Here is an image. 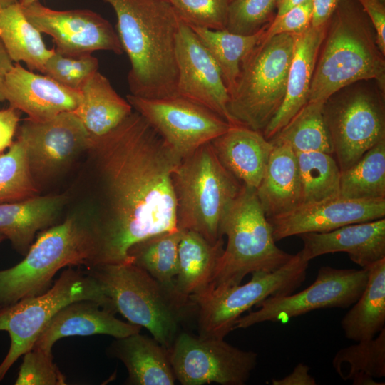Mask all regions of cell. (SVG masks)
I'll use <instances>...</instances> for the list:
<instances>
[{
    "instance_id": "cell-25",
    "label": "cell",
    "mask_w": 385,
    "mask_h": 385,
    "mask_svg": "<svg viewBox=\"0 0 385 385\" xmlns=\"http://www.w3.org/2000/svg\"><path fill=\"white\" fill-rule=\"evenodd\" d=\"M109 353L125 366L130 385H173L176 381L169 351L153 337L139 332L116 338Z\"/></svg>"
},
{
    "instance_id": "cell-42",
    "label": "cell",
    "mask_w": 385,
    "mask_h": 385,
    "mask_svg": "<svg viewBox=\"0 0 385 385\" xmlns=\"http://www.w3.org/2000/svg\"><path fill=\"white\" fill-rule=\"evenodd\" d=\"M312 0L289 9L285 13L275 16L267 26L263 38L267 39L282 34H299L311 26Z\"/></svg>"
},
{
    "instance_id": "cell-45",
    "label": "cell",
    "mask_w": 385,
    "mask_h": 385,
    "mask_svg": "<svg viewBox=\"0 0 385 385\" xmlns=\"http://www.w3.org/2000/svg\"><path fill=\"white\" fill-rule=\"evenodd\" d=\"M309 366L299 363L292 372L282 379H273L272 385H316L317 381L310 374Z\"/></svg>"
},
{
    "instance_id": "cell-43",
    "label": "cell",
    "mask_w": 385,
    "mask_h": 385,
    "mask_svg": "<svg viewBox=\"0 0 385 385\" xmlns=\"http://www.w3.org/2000/svg\"><path fill=\"white\" fill-rule=\"evenodd\" d=\"M356 1L370 20L377 46L385 55V3L380 0Z\"/></svg>"
},
{
    "instance_id": "cell-19",
    "label": "cell",
    "mask_w": 385,
    "mask_h": 385,
    "mask_svg": "<svg viewBox=\"0 0 385 385\" xmlns=\"http://www.w3.org/2000/svg\"><path fill=\"white\" fill-rule=\"evenodd\" d=\"M80 91L68 88L51 78L27 70L19 63L0 82V101H6L35 121L73 111L78 106Z\"/></svg>"
},
{
    "instance_id": "cell-23",
    "label": "cell",
    "mask_w": 385,
    "mask_h": 385,
    "mask_svg": "<svg viewBox=\"0 0 385 385\" xmlns=\"http://www.w3.org/2000/svg\"><path fill=\"white\" fill-rule=\"evenodd\" d=\"M222 165L242 185L257 189L273 148L262 132L232 125L210 142Z\"/></svg>"
},
{
    "instance_id": "cell-9",
    "label": "cell",
    "mask_w": 385,
    "mask_h": 385,
    "mask_svg": "<svg viewBox=\"0 0 385 385\" xmlns=\"http://www.w3.org/2000/svg\"><path fill=\"white\" fill-rule=\"evenodd\" d=\"M81 299L96 301L116 313L96 279L71 266L44 292L0 309V331L8 332L11 339L9 350L0 364V381L17 359L33 348L53 316L63 307Z\"/></svg>"
},
{
    "instance_id": "cell-30",
    "label": "cell",
    "mask_w": 385,
    "mask_h": 385,
    "mask_svg": "<svg viewBox=\"0 0 385 385\" xmlns=\"http://www.w3.org/2000/svg\"><path fill=\"white\" fill-rule=\"evenodd\" d=\"M0 39L15 63L43 73L53 48L48 49L41 34L29 21L19 2L0 5Z\"/></svg>"
},
{
    "instance_id": "cell-27",
    "label": "cell",
    "mask_w": 385,
    "mask_h": 385,
    "mask_svg": "<svg viewBox=\"0 0 385 385\" xmlns=\"http://www.w3.org/2000/svg\"><path fill=\"white\" fill-rule=\"evenodd\" d=\"M80 93L78 106L73 112L93 137L107 134L133 113L129 102L99 71L86 81Z\"/></svg>"
},
{
    "instance_id": "cell-2",
    "label": "cell",
    "mask_w": 385,
    "mask_h": 385,
    "mask_svg": "<svg viewBox=\"0 0 385 385\" xmlns=\"http://www.w3.org/2000/svg\"><path fill=\"white\" fill-rule=\"evenodd\" d=\"M115 11L117 34L130 63V94L145 98L177 96L175 40L180 18L156 0H103Z\"/></svg>"
},
{
    "instance_id": "cell-53",
    "label": "cell",
    "mask_w": 385,
    "mask_h": 385,
    "mask_svg": "<svg viewBox=\"0 0 385 385\" xmlns=\"http://www.w3.org/2000/svg\"><path fill=\"white\" fill-rule=\"evenodd\" d=\"M381 2L385 3V0H380Z\"/></svg>"
},
{
    "instance_id": "cell-11",
    "label": "cell",
    "mask_w": 385,
    "mask_h": 385,
    "mask_svg": "<svg viewBox=\"0 0 385 385\" xmlns=\"http://www.w3.org/2000/svg\"><path fill=\"white\" fill-rule=\"evenodd\" d=\"M384 97L380 91L342 88L324 102L323 118L341 172L385 139Z\"/></svg>"
},
{
    "instance_id": "cell-40",
    "label": "cell",
    "mask_w": 385,
    "mask_h": 385,
    "mask_svg": "<svg viewBox=\"0 0 385 385\" xmlns=\"http://www.w3.org/2000/svg\"><path fill=\"white\" fill-rule=\"evenodd\" d=\"M232 0H172L178 17L190 26L226 30Z\"/></svg>"
},
{
    "instance_id": "cell-24",
    "label": "cell",
    "mask_w": 385,
    "mask_h": 385,
    "mask_svg": "<svg viewBox=\"0 0 385 385\" xmlns=\"http://www.w3.org/2000/svg\"><path fill=\"white\" fill-rule=\"evenodd\" d=\"M272 143L273 148L263 178L256 189L257 198L267 218L285 214L301 205L297 154L287 142Z\"/></svg>"
},
{
    "instance_id": "cell-12",
    "label": "cell",
    "mask_w": 385,
    "mask_h": 385,
    "mask_svg": "<svg viewBox=\"0 0 385 385\" xmlns=\"http://www.w3.org/2000/svg\"><path fill=\"white\" fill-rule=\"evenodd\" d=\"M368 268L339 269L322 266L314 282L296 294L269 297L257 303V310L240 317L234 330L265 322H285L313 310L346 309L354 304L364 291Z\"/></svg>"
},
{
    "instance_id": "cell-50",
    "label": "cell",
    "mask_w": 385,
    "mask_h": 385,
    "mask_svg": "<svg viewBox=\"0 0 385 385\" xmlns=\"http://www.w3.org/2000/svg\"><path fill=\"white\" fill-rule=\"evenodd\" d=\"M36 1H38V0H20L19 3H20L21 6L23 8H24V7H26V6H29L30 4H31L32 3H34Z\"/></svg>"
},
{
    "instance_id": "cell-15",
    "label": "cell",
    "mask_w": 385,
    "mask_h": 385,
    "mask_svg": "<svg viewBox=\"0 0 385 385\" xmlns=\"http://www.w3.org/2000/svg\"><path fill=\"white\" fill-rule=\"evenodd\" d=\"M17 137L26 148L34 180L53 175L93 144V136L73 111L42 121L27 118Z\"/></svg>"
},
{
    "instance_id": "cell-29",
    "label": "cell",
    "mask_w": 385,
    "mask_h": 385,
    "mask_svg": "<svg viewBox=\"0 0 385 385\" xmlns=\"http://www.w3.org/2000/svg\"><path fill=\"white\" fill-rule=\"evenodd\" d=\"M366 287L341 321L348 339H369L385 328V258L368 267Z\"/></svg>"
},
{
    "instance_id": "cell-3",
    "label": "cell",
    "mask_w": 385,
    "mask_h": 385,
    "mask_svg": "<svg viewBox=\"0 0 385 385\" xmlns=\"http://www.w3.org/2000/svg\"><path fill=\"white\" fill-rule=\"evenodd\" d=\"M315 65L308 102H324L342 88L374 81L385 92V60L370 20L356 0H338Z\"/></svg>"
},
{
    "instance_id": "cell-37",
    "label": "cell",
    "mask_w": 385,
    "mask_h": 385,
    "mask_svg": "<svg viewBox=\"0 0 385 385\" xmlns=\"http://www.w3.org/2000/svg\"><path fill=\"white\" fill-rule=\"evenodd\" d=\"M26 148L16 138L6 153L0 155V203L22 201L38 195Z\"/></svg>"
},
{
    "instance_id": "cell-35",
    "label": "cell",
    "mask_w": 385,
    "mask_h": 385,
    "mask_svg": "<svg viewBox=\"0 0 385 385\" xmlns=\"http://www.w3.org/2000/svg\"><path fill=\"white\" fill-rule=\"evenodd\" d=\"M323 103L307 102L270 141L287 142L296 153L319 151L332 155V146L323 118Z\"/></svg>"
},
{
    "instance_id": "cell-48",
    "label": "cell",
    "mask_w": 385,
    "mask_h": 385,
    "mask_svg": "<svg viewBox=\"0 0 385 385\" xmlns=\"http://www.w3.org/2000/svg\"><path fill=\"white\" fill-rule=\"evenodd\" d=\"M306 1L307 0H277L276 16L281 15Z\"/></svg>"
},
{
    "instance_id": "cell-49",
    "label": "cell",
    "mask_w": 385,
    "mask_h": 385,
    "mask_svg": "<svg viewBox=\"0 0 385 385\" xmlns=\"http://www.w3.org/2000/svg\"><path fill=\"white\" fill-rule=\"evenodd\" d=\"M20 0H0V5L2 6H6L17 2Z\"/></svg>"
},
{
    "instance_id": "cell-22",
    "label": "cell",
    "mask_w": 385,
    "mask_h": 385,
    "mask_svg": "<svg viewBox=\"0 0 385 385\" xmlns=\"http://www.w3.org/2000/svg\"><path fill=\"white\" fill-rule=\"evenodd\" d=\"M327 24L309 26L292 34L294 48L289 65L285 96L275 115L262 131L270 140L307 103L314 71L320 48L324 40Z\"/></svg>"
},
{
    "instance_id": "cell-32",
    "label": "cell",
    "mask_w": 385,
    "mask_h": 385,
    "mask_svg": "<svg viewBox=\"0 0 385 385\" xmlns=\"http://www.w3.org/2000/svg\"><path fill=\"white\" fill-rule=\"evenodd\" d=\"M332 366L340 377L354 385H384L375 379L385 376V328L374 337L342 348L334 355Z\"/></svg>"
},
{
    "instance_id": "cell-44",
    "label": "cell",
    "mask_w": 385,
    "mask_h": 385,
    "mask_svg": "<svg viewBox=\"0 0 385 385\" xmlns=\"http://www.w3.org/2000/svg\"><path fill=\"white\" fill-rule=\"evenodd\" d=\"M19 110L9 106L0 110V153L9 148L20 120Z\"/></svg>"
},
{
    "instance_id": "cell-13",
    "label": "cell",
    "mask_w": 385,
    "mask_h": 385,
    "mask_svg": "<svg viewBox=\"0 0 385 385\" xmlns=\"http://www.w3.org/2000/svg\"><path fill=\"white\" fill-rule=\"evenodd\" d=\"M168 351L175 379L183 385H244L257 366L258 356L222 338L184 332H179Z\"/></svg>"
},
{
    "instance_id": "cell-36",
    "label": "cell",
    "mask_w": 385,
    "mask_h": 385,
    "mask_svg": "<svg viewBox=\"0 0 385 385\" xmlns=\"http://www.w3.org/2000/svg\"><path fill=\"white\" fill-rule=\"evenodd\" d=\"M301 183V205L339 195L341 170L331 155L323 152L297 153Z\"/></svg>"
},
{
    "instance_id": "cell-52",
    "label": "cell",
    "mask_w": 385,
    "mask_h": 385,
    "mask_svg": "<svg viewBox=\"0 0 385 385\" xmlns=\"http://www.w3.org/2000/svg\"><path fill=\"white\" fill-rule=\"evenodd\" d=\"M156 1H160L168 2L170 4L172 0H156Z\"/></svg>"
},
{
    "instance_id": "cell-54",
    "label": "cell",
    "mask_w": 385,
    "mask_h": 385,
    "mask_svg": "<svg viewBox=\"0 0 385 385\" xmlns=\"http://www.w3.org/2000/svg\"><path fill=\"white\" fill-rule=\"evenodd\" d=\"M2 307L0 305V309Z\"/></svg>"
},
{
    "instance_id": "cell-7",
    "label": "cell",
    "mask_w": 385,
    "mask_h": 385,
    "mask_svg": "<svg viewBox=\"0 0 385 385\" xmlns=\"http://www.w3.org/2000/svg\"><path fill=\"white\" fill-rule=\"evenodd\" d=\"M220 235L227 237V245L208 288L240 284L247 274L272 272L293 256L276 245L256 189L244 185L221 222Z\"/></svg>"
},
{
    "instance_id": "cell-28",
    "label": "cell",
    "mask_w": 385,
    "mask_h": 385,
    "mask_svg": "<svg viewBox=\"0 0 385 385\" xmlns=\"http://www.w3.org/2000/svg\"><path fill=\"white\" fill-rule=\"evenodd\" d=\"M181 230L175 286L180 294L190 297L210 284L224 249V242L221 237L211 243L194 231Z\"/></svg>"
},
{
    "instance_id": "cell-4",
    "label": "cell",
    "mask_w": 385,
    "mask_h": 385,
    "mask_svg": "<svg viewBox=\"0 0 385 385\" xmlns=\"http://www.w3.org/2000/svg\"><path fill=\"white\" fill-rule=\"evenodd\" d=\"M98 251L93 215H68L61 223L39 233L23 260L0 270V305L9 306L44 292L55 274L65 267H95Z\"/></svg>"
},
{
    "instance_id": "cell-20",
    "label": "cell",
    "mask_w": 385,
    "mask_h": 385,
    "mask_svg": "<svg viewBox=\"0 0 385 385\" xmlns=\"http://www.w3.org/2000/svg\"><path fill=\"white\" fill-rule=\"evenodd\" d=\"M299 236L304 245L299 252L308 262L324 254L342 252L361 268H368L385 258V217Z\"/></svg>"
},
{
    "instance_id": "cell-33",
    "label": "cell",
    "mask_w": 385,
    "mask_h": 385,
    "mask_svg": "<svg viewBox=\"0 0 385 385\" xmlns=\"http://www.w3.org/2000/svg\"><path fill=\"white\" fill-rule=\"evenodd\" d=\"M182 230L165 232L135 244L129 250L132 262L155 279L176 289L175 278L178 272V245Z\"/></svg>"
},
{
    "instance_id": "cell-47",
    "label": "cell",
    "mask_w": 385,
    "mask_h": 385,
    "mask_svg": "<svg viewBox=\"0 0 385 385\" xmlns=\"http://www.w3.org/2000/svg\"><path fill=\"white\" fill-rule=\"evenodd\" d=\"M14 61L0 39V82L14 66Z\"/></svg>"
},
{
    "instance_id": "cell-39",
    "label": "cell",
    "mask_w": 385,
    "mask_h": 385,
    "mask_svg": "<svg viewBox=\"0 0 385 385\" xmlns=\"http://www.w3.org/2000/svg\"><path fill=\"white\" fill-rule=\"evenodd\" d=\"M277 0H232L226 30L249 35L257 32L274 19Z\"/></svg>"
},
{
    "instance_id": "cell-6",
    "label": "cell",
    "mask_w": 385,
    "mask_h": 385,
    "mask_svg": "<svg viewBox=\"0 0 385 385\" xmlns=\"http://www.w3.org/2000/svg\"><path fill=\"white\" fill-rule=\"evenodd\" d=\"M172 179L178 228L215 243L222 237L221 222L243 185L222 165L210 142L183 158Z\"/></svg>"
},
{
    "instance_id": "cell-51",
    "label": "cell",
    "mask_w": 385,
    "mask_h": 385,
    "mask_svg": "<svg viewBox=\"0 0 385 385\" xmlns=\"http://www.w3.org/2000/svg\"><path fill=\"white\" fill-rule=\"evenodd\" d=\"M6 239V237L2 233L0 232V243Z\"/></svg>"
},
{
    "instance_id": "cell-17",
    "label": "cell",
    "mask_w": 385,
    "mask_h": 385,
    "mask_svg": "<svg viewBox=\"0 0 385 385\" xmlns=\"http://www.w3.org/2000/svg\"><path fill=\"white\" fill-rule=\"evenodd\" d=\"M177 96L212 111L238 125L228 111L230 95L215 61L192 29L180 19L175 40Z\"/></svg>"
},
{
    "instance_id": "cell-38",
    "label": "cell",
    "mask_w": 385,
    "mask_h": 385,
    "mask_svg": "<svg viewBox=\"0 0 385 385\" xmlns=\"http://www.w3.org/2000/svg\"><path fill=\"white\" fill-rule=\"evenodd\" d=\"M98 68V61L91 53L64 54L53 48L44 63L43 73L68 88L80 91Z\"/></svg>"
},
{
    "instance_id": "cell-8",
    "label": "cell",
    "mask_w": 385,
    "mask_h": 385,
    "mask_svg": "<svg viewBox=\"0 0 385 385\" xmlns=\"http://www.w3.org/2000/svg\"><path fill=\"white\" fill-rule=\"evenodd\" d=\"M292 34L264 39L243 60L228 111L237 124L262 133L285 96Z\"/></svg>"
},
{
    "instance_id": "cell-14",
    "label": "cell",
    "mask_w": 385,
    "mask_h": 385,
    "mask_svg": "<svg viewBox=\"0 0 385 385\" xmlns=\"http://www.w3.org/2000/svg\"><path fill=\"white\" fill-rule=\"evenodd\" d=\"M126 100L181 160L235 125L180 96L152 99L128 94Z\"/></svg>"
},
{
    "instance_id": "cell-18",
    "label": "cell",
    "mask_w": 385,
    "mask_h": 385,
    "mask_svg": "<svg viewBox=\"0 0 385 385\" xmlns=\"http://www.w3.org/2000/svg\"><path fill=\"white\" fill-rule=\"evenodd\" d=\"M385 217V199L352 200L340 196L302 205L267 218L274 240L307 232H326L346 225Z\"/></svg>"
},
{
    "instance_id": "cell-10",
    "label": "cell",
    "mask_w": 385,
    "mask_h": 385,
    "mask_svg": "<svg viewBox=\"0 0 385 385\" xmlns=\"http://www.w3.org/2000/svg\"><path fill=\"white\" fill-rule=\"evenodd\" d=\"M301 252L272 272H255L244 284L205 288L190 297L197 312L198 336L224 339L242 314L269 297L290 294L304 282L309 266Z\"/></svg>"
},
{
    "instance_id": "cell-1",
    "label": "cell",
    "mask_w": 385,
    "mask_h": 385,
    "mask_svg": "<svg viewBox=\"0 0 385 385\" xmlns=\"http://www.w3.org/2000/svg\"><path fill=\"white\" fill-rule=\"evenodd\" d=\"M88 151L103 198V211L93 215L96 266L132 262L128 252L135 244L178 229L172 175L181 159L136 111L107 134L93 137Z\"/></svg>"
},
{
    "instance_id": "cell-34",
    "label": "cell",
    "mask_w": 385,
    "mask_h": 385,
    "mask_svg": "<svg viewBox=\"0 0 385 385\" xmlns=\"http://www.w3.org/2000/svg\"><path fill=\"white\" fill-rule=\"evenodd\" d=\"M339 196L352 200L385 199V139L341 172Z\"/></svg>"
},
{
    "instance_id": "cell-46",
    "label": "cell",
    "mask_w": 385,
    "mask_h": 385,
    "mask_svg": "<svg viewBox=\"0 0 385 385\" xmlns=\"http://www.w3.org/2000/svg\"><path fill=\"white\" fill-rule=\"evenodd\" d=\"M338 0H312L311 26L319 27L328 24Z\"/></svg>"
},
{
    "instance_id": "cell-26",
    "label": "cell",
    "mask_w": 385,
    "mask_h": 385,
    "mask_svg": "<svg viewBox=\"0 0 385 385\" xmlns=\"http://www.w3.org/2000/svg\"><path fill=\"white\" fill-rule=\"evenodd\" d=\"M65 201L64 195H57L0 203V232L18 252L26 255L36 234L53 225Z\"/></svg>"
},
{
    "instance_id": "cell-31",
    "label": "cell",
    "mask_w": 385,
    "mask_h": 385,
    "mask_svg": "<svg viewBox=\"0 0 385 385\" xmlns=\"http://www.w3.org/2000/svg\"><path fill=\"white\" fill-rule=\"evenodd\" d=\"M268 25L249 35L188 25L217 64L229 95L235 88L243 60L262 41Z\"/></svg>"
},
{
    "instance_id": "cell-21",
    "label": "cell",
    "mask_w": 385,
    "mask_h": 385,
    "mask_svg": "<svg viewBox=\"0 0 385 385\" xmlns=\"http://www.w3.org/2000/svg\"><path fill=\"white\" fill-rule=\"evenodd\" d=\"M115 314L93 300L71 302L53 316L33 348L51 351L58 339L68 337L106 334L121 338L140 331L141 327L121 321Z\"/></svg>"
},
{
    "instance_id": "cell-41",
    "label": "cell",
    "mask_w": 385,
    "mask_h": 385,
    "mask_svg": "<svg viewBox=\"0 0 385 385\" xmlns=\"http://www.w3.org/2000/svg\"><path fill=\"white\" fill-rule=\"evenodd\" d=\"M16 385H65L66 376L54 364L51 351L33 348L24 354Z\"/></svg>"
},
{
    "instance_id": "cell-5",
    "label": "cell",
    "mask_w": 385,
    "mask_h": 385,
    "mask_svg": "<svg viewBox=\"0 0 385 385\" xmlns=\"http://www.w3.org/2000/svg\"><path fill=\"white\" fill-rule=\"evenodd\" d=\"M87 272L100 284L116 312L146 328L168 350L181 321L196 310L190 297L163 285L133 262L98 265Z\"/></svg>"
},
{
    "instance_id": "cell-16",
    "label": "cell",
    "mask_w": 385,
    "mask_h": 385,
    "mask_svg": "<svg viewBox=\"0 0 385 385\" xmlns=\"http://www.w3.org/2000/svg\"><path fill=\"white\" fill-rule=\"evenodd\" d=\"M29 21L41 34L51 36L60 53L69 55L108 51L123 53L117 32L111 23L88 9L58 11L39 0L23 8Z\"/></svg>"
}]
</instances>
